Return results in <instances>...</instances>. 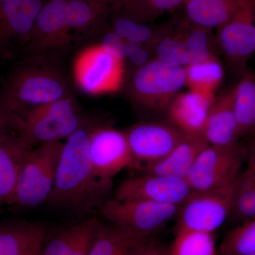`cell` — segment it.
Masks as SVG:
<instances>
[{
	"mask_svg": "<svg viewBox=\"0 0 255 255\" xmlns=\"http://www.w3.org/2000/svg\"><path fill=\"white\" fill-rule=\"evenodd\" d=\"M92 128L86 121L64 142L58 161L54 185L47 203L51 207L90 212L108 200L112 182L100 179L90 157Z\"/></svg>",
	"mask_w": 255,
	"mask_h": 255,
	"instance_id": "obj_1",
	"label": "cell"
},
{
	"mask_svg": "<svg viewBox=\"0 0 255 255\" xmlns=\"http://www.w3.org/2000/svg\"><path fill=\"white\" fill-rule=\"evenodd\" d=\"M73 97L67 75L55 60L27 58L5 84L0 103L16 115Z\"/></svg>",
	"mask_w": 255,
	"mask_h": 255,
	"instance_id": "obj_2",
	"label": "cell"
},
{
	"mask_svg": "<svg viewBox=\"0 0 255 255\" xmlns=\"http://www.w3.org/2000/svg\"><path fill=\"white\" fill-rule=\"evenodd\" d=\"M85 122L75 97H67L18 116L16 132L33 147L67 140Z\"/></svg>",
	"mask_w": 255,
	"mask_h": 255,
	"instance_id": "obj_3",
	"label": "cell"
},
{
	"mask_svg": "<svg viewBox=\"0 0 255 255\" xmlns=\"http://www.w3.org/2000/svg\"><path fill=\"white\" fill-rule=\"evenodd\" d=\"M185 86L184 67L153 58L132 72L127 92L130 100L142 108L166 112Z\"/></svg>",
	"mask_w": 255,
	"mask_h": 255,
	"instance_id": "obj_4",
	"label": "cell"
},
{
	"mask_svg": "<svg viewBox=\"0 0 255 255\" xmlns=\"http://www.w3.org/2000/svg\"><path fill=\"white\" fill-rule=\"evenodd\" d=\"M153 54L162 61L182 67L219 55L213 29L194 24L183 16L167 22Z\"/></svg>",
	"mask_w": 255,
	"mask_h": 255,
	"instance_id": "obj_5",
	"label": "cell"
},
{
	"mask_svg": "<svg viewBox=\"0 0 255 255\" xmlns=\"http://www.w3.org/2000/svg\"><path fill=\"white\" fill-rule=\"evenodd\" d=\"M63 145V142H49L31 149L23 164L10 206L29 209L48 200Z\"/></svg>",
	"mask_w": 255,
	"mask_h": 255,
	"instance_id": "obj_6",
	"label": "cell"
},
{
	"mask_svg": "<svg viewBox=\"0 0 255 255\" xmlns=\"http://www.w3.org/2000/svg\"><path fill=\"white\" fill-rule=\"evenodd\" d=\"M215 40L228 72L238 80L255 53V0H242L232 17L216 28Z\"/></svg>",
	"mask_w": 255,
	"mask_h": 255,
	"instance_id": "obj_7",
	"label": "cell"
},
{
	"mask_svg": "<svg viewBox=\"0 0 255 255\" xmlns=\"http://www.w3.org/2000/svg\"><path fill=\"white\" fill-rule=\"evenodd\" d=\"M247 159L246 146L209 145L201 152L187 178L193 191L212 190L236 182Z\"/></svg>",
	"mask_w": 255,
	"mask_h": 255,
	"instance_id": "obj_8",
	"label": "cell"
},
{
	"mask_svg": "<svg viewBox=\"0 0 255 255\" xmlns=\"http://www.w3.org/2000/svg\"><path fill=\"white\" fill-rule=\"evenodd\" d=\"M181 206L145 200L108 199L101 213L111 223L144 240L177 216Z\"/></svg>",
	"mask_w": 255,
	"mask_h": 255,
	"instance_id": "obj_9",
	"label": "cell"
},
{
	"mask_svg": "<svg viewBox=\"0 0 255 255\" xmlns=\"http://www.w3.org/2000/svg\"><path fill=\"white\" fill-rule=\"evenodd\" d=\"M68 0H47L24 47L27 58L55 60L73 41L67 18Z\"/></svg>",
	"mask_w": 255,
	"mask_h": 255,
	"instance_id": "obj_10",
	"label": "cell"
},
{
	"mask_svg": "<svg viewBox=\"0 0 255 255\" xmlns=\"http://www.w3.org/2000/svg\"><path fill=\"white\" fill-rule=\"evenodd\" d=\"M125 69V62L117 52L99 43L82 53L75 72L80 88L97 95L119 90L124 82Z\"/></svg>",
	"mask_w": 255,
	"mask_h": 255,
	"instance_id": "obj_11",
	"label": "cell"
},
{
	"mask_svg": "<svg viewBox=\"0 0 255 255\" xmlns=\"http://www.w3.org/2000/svg\"><path fill=\"white\" fill-rule=\"evenodd\" d=\"M235 182L212 190L193 191L180 206L177 229L211 233L219 229L229 217Z\"/></svg>",
	"mask_w": 255,
	"mask_h": 255,
	"instance_id": "obj_12",
	"label": "cell"
},
{
	"mask_svg": "<svg viewBox=\"0 0 255 255\" xmlns=\"http://www.w3.org/2000/svg\"><path fill=\"white\" fill-rule=\"evenodd\" d=\"M89 150L94 170L103 180L112 182L124 169L135 165L126 132L114 128H92Z\"/></svg>",
	"mask_w": 255,
	"mask_h": 255,
	"instance_id": "obj_13",
	"label": "cell"
},
{
	"mask_svg": "<svg viewBox=\"0 0 255 255\" xmlns=\"http://www.w3.org/2000/svg\"><path fill=\"white\" fill-rule=\"evenodd\" d=\"M193 192L187 179L163 174H144L128 178L117 187L119 201L145 200L181 206Z\"/></svg>",
	"mask_w": 255,
	"mask_h": 255,
	"instance_id": "obj_14",
	"label": "cell"
},
{
	"mask_svg": "<svg viewBox=\"0 0 255 255\" xmlns=\"http://www.w3.org/2000/svg\"><path fill=\"white\" fill-rule=\"evenodd\" d=\"M126 134L135 160L134 167H139L164 158L184 133L171 124L142 122L132 126Z\"/></svg>",
	"mask_w": 255,
	"mask_h": 255,
	"instance_id": "obj_15",
	"label": "cell"
},
{
	"mask_svg": "<svg viewBox=\"0 0 255 255\" xmlns=\"http://www.w3.org/2000/svg\"><path fill=\"white\" fill-rule=\"evenodd\" d=\"M47 0H0V50L24 48Z\"/></svg>",
	"mask_w": 255,
	"mask_h": 255,
	"instance_id": "obj_16",
	"label": "cell"
},
{
	"mask_svg": "<svg viewBox=\"0 0 255 255\" xmlns=\"http://www.w3.org/2000/svg\"><path fill=\"white\" fill-rule=\"evenodd\" d=\"M32 148L14 130L0 134V209L11 204L23 164Z\"/></svg>",
	"mask_w": 255,
	"mask_h": 255,
	"instance_id": "obj_17",
	"label": "cell"
},
{
	"mask_svg": "<svg viewBox=\"0 0 255 255\" xmlns=\"http://www.w3.org/2000/svg\"><path fill=\"white\" fill-rule=\"evenodd\" d=\"M202 135L209 145L228 146L239 142L241 137L235 113L233 87L216 97Z\"/></svg>",
	"mask_w": 255,
	"mask_h": 255,
	"instance_id": "obj_18",
	"label": "cell"
},
{
	"mask_svg": "<svg viewBox=\"0 0 255 255\" xmlns=\"http://www.w3.org/2000/svg\"><path fill=\"white\" fill-rule=\"evenodd\" d=\"M209 145L201 133L184 134L180 141L164 158L140 167L144 174L187 178L201 152Z\"/></svg>",
	"mask_w": 255,
	"mask_h": 255,
	"instance_id": "obj_19",
	"label": "cell"
},
{
	"mask_svg": "<svg viewBox=\"0 0 255 255\" xmlns=\"http://www.w3.org/2000/svg\"><path fill=\"white\" fill-rule=\"evenodd\" d=\"M215 100L189 90L181 92L174 97L166 112L170 124L183 133L202 134Z\"/></svg>",
	"mask_w": 255,
	"mask_h": 255,
	"instance_id": "obj_20",
	"label": "cell"
},
{
	"mask_svg": "<svg viewBox=\"0 0 255 255\" xmlns=\"http://www.w3.org/2000/svg\"><path fill=\"white\" fill-rule=\"evenodd\" d=\"M100 224L92 218L63 228L43 241L38 255H89Z\"/></svg>",
	"mask_w": 255,
	"mask_h": 255,
	"instance_id": "obj_21",
	"label": "cell"
},
{
	"mask_svg": "<svg viewBox=\"0 0 255 255\" xmlns=\"http://www.w3.org/2000/svg\"><path fill=\"white\" fill-rule=\"evenodd\" d=\"M41 225L26 221L0 224V255H35L45 240Z\"/></svg>",
	"mask_w": 255,
	"mask_h": 255,
	"instance_id": "obj_22",
	"label": "cell"
},
{
	"mask_svg": "<svg viewBox=\"0 0 255 255\" xmlns=\"http://www.w3.org/2000/svg\"><path fill=\"white\" fill-rule=\"evenodd\" d=\"M242 0H186L184 16L190 22L210 28L222 26L237 11Z\"/></svg>",
	"mask_w": 255,
	"mask_h": 255,
	"instance_id": "obj_23",
	"label": "cell"
},
{
	"mask_svg": "<svg viewBox=\"0 0 255 255\" xmlns=\"http://www.w3.org/2000/svg\"><path fill=\"white\" fill-rule=\"evenodd\" d=\"M147 241L114 223H101L89 255H135Z\"/></svg>",
	"mask_w": 255,
	"mask_h": 255,
	"instance_id": "obj_24",
	"label": "cell"
},
{
	"mask_svg": "<svg viewBox=\"0 0 255 255\" xmlns=\"http://www.w3.org/2000/svg\"><path fill=\"white\" fill-rule=\"evenodd\" d=\"M108 17L110 28L122 39L145 47L152 53L167 26V23L154 25L152 23L135 21L117 10L110 11Z\"/></svg>",
	"mask_w": 255,
	"mask_h": 255,
	"instance_id": "obj_25",
	"label": "cell"
},
{
	"mask_svg": "<svg viewBox=\"0 0 255 255\" xmlns=\"http://www.w3.org/2000/svg\"><path fill=\"white\" fill-rule=\"evenodd\" d=\"M184 68L189 91L216 100L215 93L224 78V68L219 56L210 57Z\"/></svg>",
	"mask_w": 255,
	"mask_h": 255,
	"instance_id": "obj_26",
	"label": "cell"
},
{
	"mask_svg": "<svg viewBox=\"0 0 255 255\" xmlns=\"http://www.w3.org/2000/svg\"><path fill=\"white\" fill-rule=\"evenodd\" d=\"M233 87L234 110L241 137L255 131V72L248 68Z\"/></svg>",
	"mask_w": 255,
	"mask_h": 255,
	"instance_id": "obj_27",
	"label": "cell"
},
{
	"mask_svg": "<svg viewBox=\"0 0 255 255\" xmlns=\"http://www.w3.org/2000/svg\"><path fill=\"white\" fill-rule=\"evenodd\" d=\"M229 216L241 223L255 219V177L251 169L241 172L235 182Z\"/></svg>",
	"mask_w": 255,
	"mask_h": 255,
	"instance_id": "obj_28",
	"label": "cell"
},
{
	"mask_svg": "<svg viewBox=\"0 0 255 255\" xmlns=\"http://www.w3.org/2000/svg\"><path fill=\"white\" fill-rule=\"evenodd\" d=\"M110 10L95 0H68L67 18L71 31L88 33Z\"/></svg>",
	"mask_w": 255,
	"mask_h": 255,
	"instance_id": "obj_29",
	"label": "cell"
},
{
	"mask_svg": "<svg viewBox=\"0 0 255 255\" xmlns=\"http://www.w3.org/2000/svg\"><path fill=\"white\" fill-rule=\"evenodd\" d=\"M214 234L189 229H177L169 255H217Z\"/></svg>",
	"mask_w": 255,
	"mask_h": 255,
	"instance_id": "obj_30",
	"label": "cell"
},
{
	"mask_svg": "<svg viewBox=\"0 0 255 255\" xmlns=\"http://www.w3.org/2000/svg\"><path fill=\"white\" fill-rule=\"evenodd\" d=\"M186 0H129L118 9L122 14L135 21L152 23L166 13L183 6Z\"/></svg>",
	"mask_w": 255,
	"mask_h": 255,
	"instance_id": "obj_31",
	"label": "cell"
},
{
	"mask_svg": "<svg viewBox=\"0 0 255 255\" xmlns=\"http://www.w3.org/2000/svg\"><path fill=\"white\" fill-rule=\"evenodd\" d=\"M255 253V219L244 221L224 238L217 255H252Z\"/></svg>",
	"mask_w": 255,
	"mask_h": 255,
	"instance_id": "obj_32",
	"label": "cell"
},
{
	"mask_svg": "<svg viewBox=\"0 0 255 255\" xmlns=\"http://www.w3.org/2000/svg\"><path fill=\"white\" fill-rule=\"evenodd\" d=\"M18 120L16 114L10 112L0 103V134L9 130L16 132Z\"/></svg>",
	"mask_w": 255,
	"mask_h": 255,
	"instance_id": "obj_33",
	"label": "cell"
},
{
	"mask_svg": "<svg viewBox=\"0 0 255 255\" xmlns=\"http://www.w3.org/2000/svg\"><path fill=\"white\" fill-rule=\"evenodd\" d=\"M135 255H169V251L152 242L146 241Z\"/></svg>",
	"mask_w": 255,
	"mask_h": 255,
	"instance_id": "obj_34",
	"label": "cell"
},
{
	"mask_svg": "<svg viewBox=\"0 0 255 255\" xmlns=\"http://www.w3.org/2000/svg\"><path fill=\"white\" fill-rule=\"evenodd\" d=\"M250 136L251 139L246 147L247 159H248V164H255V131Z\"/></svg>",
	"mask_w": 255,
	"mask_h": 255,
	"instance_id": "obj_35",
	"label": "cell"
},
{
	"mask_svg": "<svg viewBox=\"0 0 255 255\" xmlns=\"http://www.w3.org/2000/svg\"><path fill=\"white\" fill-rule=\"evenodd\" d=\"M95 1H98L101 4L107 6L110 11H112V10L118 9L122 4L129 1V0H95Z\"/></svg>",
	"mask_w": 255,
	"mask_h": 255,
	"instance_id": "obj_36",
	"label": "cell"
},
{
	"mask_svg": "<svg viewBox=\"0 0 255 255\" xmlns=\"http://www.w3.org/2000/svg\"><path fill=\"white\" fill-rule=\"evenodd\" d=\"M248 169H251V172H253V175L255 177V164H248Z\"/></svg>",
	"mask_w": 255,
	"mask_h": 255,
	"instance_id": "obj_37",
	"label": "cell"
},
{
	"mask_svg": "<svg viewBox=\"0 0 255 255\" xmlns=\"http://www.w3.org/2000/svg\"><path fill=\"white\" fill-rule=\"evenodd\" d=\"M255 255V253H254V254H253V255Z\"/></svg>",
	"mask_w": 255,
	"mask_h": 255,
	"instance_id": "obj_38",
	"label": "cell"
},
{
	"mask_svg": "<svg viewBox=\"0 0 255 255\" xmlns=\"http://www.w3.org/2000/svg\"><path fill=\"white\" fill-rule=\"evenodd\" d=\"M38 254H36V255H38Z\"/></svg>",
	"mask_w": 255,
	"mask_h": 255,
	"instance_id": "obj_39",
	"label": "cell"
}]
</instances>
